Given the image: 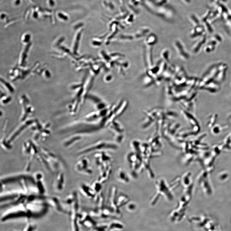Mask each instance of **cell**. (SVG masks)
I'll use <instances>...</instances> for the list:
<instances>
[{
    "label": "cell",
    "mask_w": 231,
    "mask_h": 231,
    "mask_svg": "<svg viewBox=\"0 0 231 231\" xmlns=\"http://www.w3.org/2000/svg\"><path fill=\"white\" fill-rule=\"evenodd\" d=\"M31 220L29 213L25 205L13 206L5 212L1 218L2 223L18 221H25L27 222Z\"/></svg>",
    "instance_id": "obj_1"
},
{
    "label": "cell",
    "mask_w": 231,
    "mask_h": 231,
    "mask_svg": "<svg viewBox=\"0 0 231 231\" xmlns=\"http://www.w3.org/2000/svg\"><path fill=\"white\" fill-rule=\"evenodd\" d=\"M229 120H230V123L231 124V115L230 116Z\"/></svg>",
    "instance_id": "obj_16"
},
{
    "label": "cell",
    "mask_w": 231,
    "mask_h": 231,
    "mask_svg": "<svg viewBox=\"0 0 231 231\" xmlns=\"http://www.w3.org/2000/svg\"><path fill=\"white\" fill-rule=\"evenodd\" d=\"M65 177L64 174L62 172H59L54 178L52 183V187L54 191L57 192L62 191L65 185Z\"/></svg>",
    "instance_id": "obj_3"
},
{
    "label": "cell",
    "mask_w": 231,
    "mask_h": 231,
    "mask_svg": "<svg viewBox=\"0 0 231 231\" xmlns=\"http://www.w3.org/2000/svg\"><path fill=\"white\" fill-rule=\"evenodd\" d=\"M100 171V176L98 181L102 184L106 182L109 178L111 172V165Z\"/></svg>",
    "instance_id": "obj_7"
},
{
    "label": "cell",
    "mask_w": 231,
    "mask_h": 231,
    "mask_svg": "<svg viewBox=\"0 0 231 231\" xmlns=\"http://www.w3.org/2000/svg\"><path fill=\"white\" fill-rule=\"evenodd\" d=\"M76 170L79 172L87 175L91 174L93 171L90 166L88 159L83 158L77 163L75 165Z\"/></svg>",
    "instance_id": "obj_2"
},
{
    "label": "cell",
    "mask_w": 231,
    "mask_h": 231,
    "mask_svg": "<svg viewBox=\"0 0 231 231\" xmlns=\"http://www.w3.org/2000/svg\"><path fill=\"white\" fill-rule=\"evenodd\" d=\"M92 185L91 187L97 194L101 193L102 186L100 182L98 181H95L93 182Z\"/></svg>",
    "instance_id": "obj_12"
},
{
    "label": "cell",
    "mask_w": 231,
    "mask_h": 231,
    "mask_svg": "<svg viewBox=\"0 0 231 231\" xmlns=\"http://www.w3.org/2000/svg\"><path fill=\"white\" fill-rule=\"evenodd\" d=\"M37 231V230H36V231Z\"/></svg>",
    "instance_id": "obj_18"
},
{
    "label": "cell",
    "mask_w": 231,
    "mask_h": 231,
    "mask_svg": "<svg viewBox=\"0 0 231 231\" xmlns=\"http://www.w3.org/2000/svg\"><path fill=\"white\" fill-rule=\"evenodd\" d=\"M201 89L206 90L211 93L215 94L218 92L220 87L219 83L214 81L207 84Z\"/></svg>",
    "instance_id": "obj_6"
},
{
    "label": "cell",
    "mask_w": 231,
    "mask_h": 231,
    "mask_svg": "<svg viewBox=\"0 0 231 231\" xmlns=\"http://www.w3.org/2000/svg\"><path fill=\"white\" fill-rule=\"evenodd\" d=\"M226 68L221 70V72H220L216 78V81L219 83L225 80L226 75Z\"/></svg>",
    "instance_id": "obj_13"
},
{
    "label": "cell",
    "mask_w": 231,
    "mask_h": 231,
    "mask_svg": "<svg viewBox=\"0 0 231 231\" xmlns=\"http://www.w3.org/2000/svg\"><path fill=\"white\" fill-rule=\"evenodd\" d=\"M185 1L187 2H190V0H185Z\"/></svg>",
    "instance_id": "obj_17"
},
{
    "label": "cell",
    "mask_w": 231,
    "mask_h": 231,
    "mask_svg": "<svg viewBox=\"0 0 231 231\" xmlns=\"http://www.w3.org/2000/svg\"><path fill=\"white\" fill-rule=\"evenodd\" d=\"M225 144H231V132L226 137L225 139Z\"/></svg>",
    "instance_id": "obj_14"
},
{
    "label": "cell",
    "mask_w": 231,
    "mask_h": 231,
    "mask_svg": "<svg viewBox=\"0 0 231 231\" xmlns=\"http://www.w3.org/2000/svg\"><path fill=\"white\" fill-rule=\"evenodd\" d=\"M136 206L134 204L131 203L129 204L128 208L130 210H133L135 208Z\"/></svg>",
    "instance_id": "obj_15"
},
{
    "label": "cell",
    "mask_w": 231,
    "mask_h": 231,
    "mask_svg": "<svg viewBox=\"0 0 231 231\" xmlns=\"http://www.w3.org/2000/svg\"></svg>",
    "instance_id": "obj_19"
},
{
    "label": "cell",
    "mask_w": 231,
    "mask_h": 231,
    "mask_svg": "<svg viewBox=\"0 0 231 231\" xmlns=\"http://www.w3.org/2000/svg\"><path fill=\"white\" fill-rule=\"evenodd\" d=\"M228 127L227 125H215L211 128V133L214 135L219 134L222 131L226 129Z\"/></svg>",
    "instance_id": "obj_10"
},
{
    "label": "cell",
    "mask_w": 231,
    "mask_h": 231,
    "mask_svg": "<svg viewBox=\"0 0 231 231\" xmlns=\"http://www.w3.org/2000/svg\"><path fill=\"white\" fill-rule=\"evenodd\" d=\"M116 176L117 179L123 183L126 184L129 181V179L128 175L121 168H119L117 169Z\"/></svg>",
    "instance_id": "obj_8"
},
{
    "label": "cell",
    "mask_w": 231,
    "mask_h": 231,
    "mask_svg": "<svg viewBox=\"0 0 231 231\" xmlns=\"http://www.w3.org/2000/svg\"><path fill=\"white\" fill-rule=\"evenodd\" d=\"M80 190L82 193L89 198H95L97 195L91 187H90L85 184L81 185Z\"/></svg>",
    "instance_id": "obj_5"
},
{
    "label": "cell",
    "mask_w": 231,
    "mask_h": 231,
    "mask_svg": "<svg viewBox=\"0 0 231 231\" xmlns=\"http://www.w3.org/2000/svg\"><path fill=\"white\" fill-rule=\"evenodd\" d=\"M129 197L124 194L118 195L117 198V206L121 207L129 202Z\"/></svg>",
    "instance_id": "obj_9"
},
{
    "label": "cell",
    "mask_w": 231,
    "mask_h": 231,
    "mask_svg": "<svg viewBox=\"0 0 231 231\" xmlns=\"http://www.w3.org/2000/svg\"><path fill=\"white\" fill-rule=\"evenodd\" d=\"M48 203L50 207L55 209L58 212L64 214H67V212L63 206L62 202L57 197H53L48 199Z\"/></svg>",
    "instance_id": "obj_4"
},
{
    "label": "cell",
    "mask_w": 231,
    "mask_h": 231,
    "mask_svg": "<svg viewBox=\"0 0 231 231\" xmlns=\"http://www.w3.org/2000/svg\"><path fill=\"white\" fill-rule=\"evenodd\" d=\"M218 117V114H213L209 117L207 123V125L208 128H211L216 125Z\"/></svg>",
    "instance_id": "obj_11"
}]
</instances>
